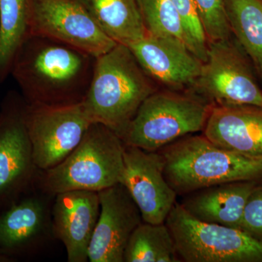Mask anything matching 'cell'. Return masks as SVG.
<instances>
[{
  "mask_svg": "<svg viewBox=\"0 0 262 262\" xmlns=\"http://www.w3.org/2000/svg\"><path fill=\"white\" fill-rule=\"evenodd\" d=\"M100 29L117 44L128 46L147 34L136 0H79Z\"/></svg>",
  "mask_w": 262,
  "mask_h": 262,
  "instance_id": "ac0fdd59",
  "label": "cell"
},
{
  "mask_svg": "<svg viewBox=\"0 0 262 262\" xmlns=\"http://www.w3.org/2000/svg\"><path fill=\"white\" fill-rule=\"evenodd\" d=\"M33 0H0V83L11 73L19 48L30 35Z\"/></svg>",
  "mask_w": 262,
  "mask_h": 262,
  "instance_id": "ffe728a7",
  "label": "cell"
},
{
  "mask_svg": "<svg viewBox=\"0 0 262 262\" xmlns=\"http://www.w3.org/2000/svg\"><path fill=\"white\" fill-rule=\"evenodd\" d=\"M51 196L41 190L40 194L13 203L0 215L1 251L10 253L35 251L54 237Z\"/></svg>",
  "mask_w": 262,
  "mask_h": 262,
  "instance_id": "9a60e30c",
  "label": "cell"
},
{
  "mask_svg": "<svg viewBox=\"0 0 262 262\" xmlns=\"http://www.w3.org/2000/svg\"><path fill=\"white\" fill-rule=\"evenodd\" d=\"M203 130L219 147L262 160L261 106H213Z\"/></svg>",
  "mask_w": 262,
  "mask_h": 262,
  "instance_id": "2e32d148",
  "label": "cell"
},
{
  "mask_svg": "<svg viewBox=\"0 0 262 262\" xmlns=\"http://www.w3.org/2000/svg\"><path fill=\"white\" fill-rule=\"evenodd\" d=\"M165 224L187 262H262V241L241 229L201 222L176 203Z\"/></svg>",
  "mask_w": 262,
  "mask_h": 262,
  "instance_id": "8992f818",
  "label": "cell"
},
{
  "mask_svg": "<svg viewBox=\"0 0 262 262\" xmlns=\"http://www.w3.org/2000/svg\"><path fill=\"white\" fill-rule=\"evenodd\" d=\"M175 242L168 226L143 222L131 235L124 262L179 261Z\"/></svg>",
  "mask_w": 262,
  "mask_h": 262,
  "instance_id": "44dd1931",
  "label": "cell"
},
{
  "mask_svg": "<svg viewBox=\"0 0 262 262\" xmlns=\"http://www.w3.org/2000/svg\"><path fill=\"white\" fill-rule=\"evenodd\" d=\"M122 184L140 210L143 222L165 223L175 206L177 193L164 175L161 154L136 146H124Z\"/></svg>",
  "mask_w": 262,
  "mask_h": 262,
  "instance_id": "8fae6325",
  "label": "cell"
},
{
  "mask_svg": "<svg viewBox=\"0 0 262 262\" xmlns=\"http://www.w3.org/2000/svg\"><path fill=\"white\" fill-rule=\"evenodd\" d=\"M136 2L147 34L177 38L189 49L187 34L171 0H136Z\"/></svg>",
  "mask_w": 262,
  "mask_h": 262,
  "instance_id": "7402d4cb",
  "label": "cell"
},
{
  "mask_svg": "<svg viewBox=\"0 0 262 262\" xmlns=\"http://www.w3.org/2000/svg\"><path fill=\"white\" fill-rule=\"evenodd\" d=\"M213 105L188 91H156L141 103L122 140L156 151L184 136L204 130Z\"/></svg>",
  "mask_w": 262,
  "mask_h": 262,
  "instance_id": "5b68a950",
  "label": "cell"
},
{
  "mask_svg": "<svg viewBox=\"0 0 262 262\" xmlns=\"http://www.w3.org/2000/svg\"><path fill=\"white\" fill-rule=\"evenodd\" d=\"M208 42L231 39L225 0H194Z\"/></svg>",
  "mask_w": 262,
  "mask_h": 262,
  "instance_id": "603a6c76",
  "label": "cell"
},
{
  "mask_svg": "<svg viewBox=\"0 0 262 262\" xmlns=\"http://www.w3.org/2000/svg\"><path fill=\"white\" fill-rule=\"evenodd\" d=\"M100 214L89 248L91 262H124L131 235L143 222L126 187L117 184L98 192Z\"/></svg>",
  "mask_w": 262,
  "mask_h": 262,
  "instance_id": "7c38bea8",
  "label": "cell"
},
{
  "mask_svg": "<svg viewBox=\"0 0 262 262\" xmlns=\"http://www.w3.org/2000/svg\"><path fill=\"white\" fill-rule=\"evenodd\" d=\"M96 59L56 39L30 34L19 48L10 75L27 103L77 104L87 94Z\"/></svg>",
  "mask_w": 262,
  "mask_h": 262,
  "instance_id": "6da1fadb",
  "label": "cell"
},
{
  "mask_svg": "<svg viewBox=\"0 0 262 262\" xmlns=\"http://www.w3.org/2000/svg\"><path fill=\"white\" fill-rule=\"evenodd\" d=\"M25 122L40 171L54 168L80 144L92 123L82 102L67 106L27 103Z\"/></svg>",
  "mask_w": 262,
  "mask_h": 262,
  "instance_id": "ba28073f",
  "label": "cell"
},
{
  "mask_svg": "<svg viewBox=\"0 0 262 262\" xmlns=\"http://www.w3.org/2000/svg\"><path fill=\"white\" fill-rule=\"evenodd\" d=\"M23 96L10 93L0 112V203L37 182L32 143L25 122Z\"/></svg>",
  "mask_w": 262,
  "mask_h": 262,
  "instance_id": "9c48e42d",
  "label": "cell"
},
{
  "mask_svg": "<svg viewBox=\"0 0 262 262\" xmlns=\"http://www.w3.org/2000/svg\"><path fill=\"white\" fill-rule=\"evenodd\" d=\"M189 39V49L204 62L208 53V40L194 0H171Z\"/></svg>",
  "mask_w": 262,
  "mask_h": 262,
  "instance_id": "cb8c5ba5",
  "label": "cell"
},
{
  "mask_svg": "<svg viewBox=\"0 0 262 262\" xmlns=\"http://www.w3.org/2000/svg\"><path fill=\"white\" fill-rule=\"evenodd\" d=\"M156 91L130 48L117 44L96 58L82 105L91 122L106 125L122 139L141 103Z\"/></svg>",
  "mask_w": 262,
  "mask_h": 262,
  "instance_id": "7a4b0ae2",
  "label": "cell"
},
{
  "mask_svg": "<svg viewBox=\"0 0 262 262\" xmlns=\"http://www.w3.org/2000/svg\"><path fill=\"white\" fill-rule=\"evenodd\" d=\"M30 34L56 39L96 58L117 45L79 0H33Z\"/></svg>",
  "mask_w": 262,
  "mask_h": 262,
  "instance_id": "30bf717a",
  "label": "cell"
},
{
  "mask_svg": "<svg viewBox=\"0 0 262 262\" xmlns=\"http://www.w3.org/2000/svg\"><path fill=\"white\" fill-rule=\"evenodd\" d=\"M98 192L74 190L58 193L52 204L55 238L64 245L69 262L89 261V248L98 217Z\"/></svg>",
  "mask_w": 262,
  "mask_h": 262,
  "instance_id": "5bb4252c",
  "label": "cell"
},
{
  "mask_svg": "<svg viewBox=\"0 0 262 262\" xmlns=\"http://www.w3.org/2000/svg\"><path fill=\"white\" fill-rule=\"evenodd\" d=\"M244 53L231 39L208 42L206 61L189 91L213 106L262 107V91Z\"/></svg>",
  "mask_w": 262,
  "mask_h": 262,
  "instance_id": "52a82bcc",
  "label": "cell"
},
{
  "mask_svg": "<svg viewBox=\"0 0 262 262\" xmlns=\"http://www.w3.org/2000/svg\"><path fill=\"white\" fill-rule=\"evenodd\" d=\"M239 229L262 241V185H256L245 205Z\"/></svg>",
  "mask_w": 262,
  "mask_h": 262,
  "instance_id": "d4e9b609",
  "label": "cell"
},
{
  "mask_svg": "<svg viewBox=\"0 0 262 262\" xmlns=\"http://www.w3.org/2000/svg\"><path fill=\"white\" fill-rule=\"evenodd\" d=\"M10 258L7 257L6 256H5L4 254H2L0 253V262H7L10 261Z\"/></svg>",
  "mask_w": 262,
  "mask_h": 262,
  "instance_id": "484cf974",
  "label": "cell"
},
{
  "mask_svg": "<svg viewBox=\"0 0 262 262\" xmlns=\"http://www.w3.org/2000/svg\"><path fill=\"white\" fill-rule=\"evenodd\" d=\"M127 47L146 75L170 91L189 90L201 75L203 62L177 38L146 34Z\"/></svg>",
  "mask_w": 262,
  "mask_h": 262,
  "instance_id": "4fadbf2b",
  "label": "cell"
},
{
  "mask_svg": "<svg viewBox=\"0 0 262 262\" xmlns=\"http://www.w3.org/2000/svg\"><path fill=\"white\" fill-rule=\"evenodd\" d=\"M232 34L262 79V0H225Z\"/></svg>",
  "mask_w": 262,
  "mask_h": 262,
  "instance_id": "d6986e66",
  "label": "cell"
},
{
  "mask_svg": "<svg viewBox=\"0 0 262 262\" xmlns=\"http://www.w3.org/2000/svg\"><path fill=\"white\" fill-rule=\"evenodd\" d=\"M257 184V181H239L204 188L182 206L201 222L239 229L245 205Z\"/></svg>",
  "mask_w": 262,
  "mask_h": 262,
  "instance_id": "e0dca14e",
  "label": "cell"
},
{
  "mask_svg": "<svg viewBox=\"0 0 262 262\" xmlns=\"http://www.w3.org/2000/svg\"><path fill=\"white\" fill-rule=\"evenodd\" d=\"M165 147L164 175L177 193L262 179L261 160L222 149L205 136L183 138Z\"/></svg>",
  "mask_w": 262,
  "mask_h": 262,
  "instance_id": "3957f363",
  "label": "cell"
},
{
  "mask_svg": "<svg viewBox=\"0 0 262 262\" xmlns=\"http://www.w3.org/2000/svg\"><path fill=\"white\" fill-rule=\"evenodd\" d=\"M124 144L106 125L92 122L80 144L54 168L39 170V189L55 196L74 190L98 192L122 184Z\"/></svg>",
  "mask_w": 262,
  "mask_h": 262,
  "instance_id": "277c9868",
  "label": "cell"
}]
</instances>
